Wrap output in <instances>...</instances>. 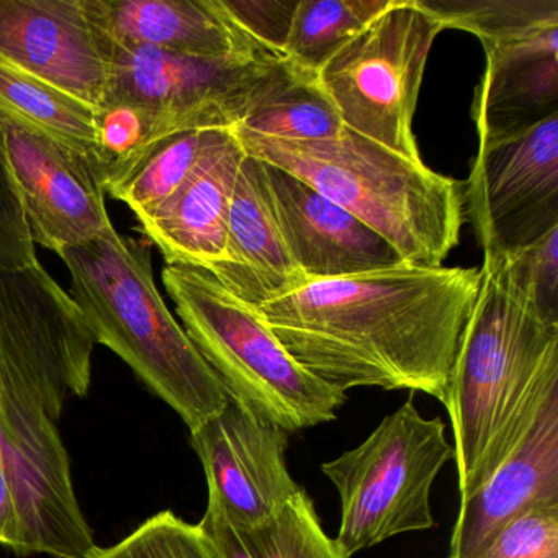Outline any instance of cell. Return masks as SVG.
Instances as JSON below:
<instances>
[{"label": "cell", "instance_id": "cell-1", "mask_svg": "<svg viewBox=\"0 0 558 558\" xmlns=\"http://www.w3.org/2000/svg\"><path fill=\"white\" fill-rule=\"evenodd\" d=\"M482 280V267L401 266L312 282L259 312L326 384L421 391L442 403Z\"/></svg>", "mask_w": 558, "mask_h": 558}, {"label": "cell", "instance_id": "cell-2", "mask_svg": "<svg viewBox=\"0 0 558 558\" xmlns=\"http://www.w3.org/2000/svg\"><path fill=\"white\" fill-rule=\"evenodd\" d=\"M482 289L460 339L442 404L449 414L460 501L511 456L558 391V325L483 263Z\"/></svg>", "mask_w": 558, "mask_h": 558}, {"label": "cell", "instance_id": "cell-3", "mask_svg": "<svg viewBox=\"0 0 558 558\" xmlns=\"http://www.w3.org/2000/svg\"><path fill=\"white\" fill-rule=\"evenodd\" d=\"M58 256L71 274L70 296L97 344L125 361L191 433L225 410L230 395L162 300L148 244L110 227Z\"/></svg>", "mask_w": 558, "mask_h": 558}, {"label": "cell", "instance_id": "cell-4", "mask_svg": "<svg viewBox=\"0 0 558 558\" xmlns=\"http://www.w3.org/2000/svg\"><path fill=\"white\" fill-rule=\"evenodd\" d=\"M247 156L277 166L364 221L408 266L440 267L456 250L465 197L437 174L345 129L326 142H286L233 130Z\"/></svg>", "mask_w": 558, "mask_h": 558}, {"label": "cell", "instance_id": "cell-5", "mask_svg": "<svg viewBox=\"0 0 558 558\" xmlns=\"http://www.w3.org/2000/svg\"><path fill=\"white\" fill-rule=\"evenodd\" d=\"M162 283L182 328L231 400L289 436L336 420L345 391L303 368L259 310L197 267L166 266Z\"/></svg>", "mask_w": 558, "mask_h": 558}, {"label": "cell", "instance_id": "cell-6", "mask_svg": "<svg viewBox=\"0 0 558 558\" xmlns=\"http://www.w3.org/2000/svg\"><path fill=\"white\" fill-rule=\"evenodd\" d=\"M104 44L110 81L100 109L125 107L138 113L145 126L138 148L110 169L175 133L236 129L257 106L305 76L286 58L202 60L122 44L107 35Z\"/></svg>", "mask_w": 558, "mask_h": 558}, {"label": "cell", "instance_id": "cell-7", "mask_svg": "<svg viewBox=\"0 0 558 558\" xmlns=\"http://www.w3.org/2000/svg\"><path fill=\"white\" fill-rule=\"evenodd\" d=\"M453 457L446 423L421 416L410 397L364 442L323 463L341 498L342 550L352 557L395 535L436 527L430 492Z\"/></svg>", "mask_w": 558, "mask_h": 558}, {"label": "cell", "instance_id": "cell-8", "mask_svg": "<svg viewBox=\"0 0 558 558\" xmlns=\"http://www.w3.org/2000/svg\"><path fill=\"white\" fill-rule=\"evenodd\" d=\"M444 25L420 0H393L316 74L342 125L411 161H423L413 132L417 97Z\"/></svg>", "mask_w": 558, "mask_h": 558}, {"label": "cell", "instance_id": "cell-9", "mask_svg": "<svg viewBox=\"0 0 558 558\" xmlns=\"http://www.w3.org/2000/svg\"><path fill=\"white\" fill-rule=\"evenodd\" d=\"M96 339L70 293L41 263L0 269V384L51 420L86 397Z\"/></svg>", "mask_w": 558, "mask_h": 558}, {"label": "cell", "instance_id": "cell-10", "mask_svg": "<svg viewBox=\"0 0 558 558\" xmlns=\"http://www.w3.org/2000/svg\"><path fill=\"white\" fill-rule=\"evenodd\" d=\"M0 463L17 506L19 555L93 558L97 545L81 511L57 421L0 384Z\"/></svg>", "mask_w": 558, "mask_h": 558}, {"label": "cell", "instance_id": "cell-11", "mask_svg": "<svg viewBox=\"0 0 558 558\" xmlns=\"http://www.w3.org/2000/svg\"><path fill=\"white\" fill-rule=\"evenodd\" d=\"M483 263L558 227V113L525 132L478 143L463 192Z\"/></svg>", "mask_w": 558, "mask_h": 558}, {"label": "cell", "instance_id": "cell-12", "mask_svg": "<svg viewBox=\"0 0 558 558\" xmlns=\"http://www.w3.org/2000/svg\"><path fill=\"white\" fill-rule=\"evenodd\" d=\"M0 153L24 204L32 240L60 254L113 227L106 205V168L81 153L0 123Z\"/></svg>", "mask_w": 558, "mask_h": 558}, {"label": "cell", "instance_id": "cell-13", "mask_svg": "<svg viewBox=\"0 0 558 558\" xmlns=\"http://www.w3.org/2000/svg\"><path fill=\"white\" fill-rule=\"evenodd\" d=\"M289 437L234 400L192 430L191 444L207 476V508L234 527L272 518L303 489L287 466Z\"/></svg>", "mask_w": 558, "mask_h": 558}, {"label": "cell", "instance_id": "cell-14", "mask_svg": "<svg viewBox=\"0 0 558 558\" xmlns=\"http://www.w3.org/2000/svg\"><path fill=\"white\" fill-rule=\"evenodd\" d=\"M0 63L94 109L109 89L104 35L83 0H0Z\"/></svg>", "mask_w": 558, "mask_h": 558}, {"label": "cell", "instance_id": "cell-15", "mask_svg": "<svg viewBox=\"0 0 558 558\" xmlns=\"http://www.w3.org/2000/svg\"><path fill=\"white\" fill-rule=\"evenodd\" d=\"M264 166L287 246L310 283L408 266L385 238L351 211L296 175Z\"/></svg>", "mask_w": 558, "mask_h": 558}, {"label": "cell", "instance_id": "cell-16", "mask_svg": "<svg viewBox=\"0 0 558 558\" xmlns=\"http://www.w3.org/2000/svg\"><path fill=\"white\" fill-rule=\"evenodd\" d=\"M246 156L230 130L166 201L138 218L166 266L197 267L210 274L227 263L231 198Z\"/></svg>", "mask_w": 558, "mask_h": 558}, {"label": "cell", "instance_id": "cell-17", "mask_svg": "<svg viewBox=\"0 0 558 558\" xmlns=\"http://www.w3.org/2000/svg\"><path fill=\"white\" fill-rule=\"evenodd\" d=\"M544 505H558V391L545 401L511 456L460 501L449 558H482L506 525Z\"/></svg>", "mask_w": 558, "mask_h": 558}, {"label": "cell", "instance_id": "cell-18", "mask_svg": "<svg viewBox=\"0 0 558 558\" xmlns=\"http://www.w3.org/2000/svg\"><path fill=\"white\" fill-rule=\"evenodd\" d=\"M210 276L257 310L310 283L283 238L266 166L253 156L241 165L231 198L227 263Z\"/></svg>", "mask_w": 558, "mask_h": 558}, {"label": "cell", "instance_id": "cell-19", "mask_svg": "<svg viewBox=\"0 0 558 558\" xmlns=\"http://www.w3.org/2000/svg\"><path fill=\"white\" fill-rule=\"evenodd\" d=\"M90 22L122 44L202 60L274 57L244 34L221 0H83Z\"/></svg>", "mask_w": 558, "mask_h": 558}, {"label": "cell", "instance_id": "cell-20", "mask_svg": "<svg viewBox=\"0 0 558 558\" xmlns=\"http://www.w3.org/2000/svg\"><path fill=\"white\" fill-rule=\"evenodd\" d=\"M485 48L472 119L478 143L525 132L558 113V27Z\"/></svg>", "mask_w": 558, "mask_h": 558}, {"label": "cell", "instance_id": "cell-21", "mask_svg": "<svg viewBox=\"0 0 558 558\" xmlns=\"http://www.w3.org/2000/svg\"><path fill=\"white\" fill-rule=\"evenodd\" d=\"M0 123L61 143L106 168L99 109L0 63Z\"/></svg>", "mask_w": 558, "mask_h": 558}, {"label": "cell", "instance_id": "cell-22", "mask_svg": "<svg viewBox=\"0 0 558 558\" xmlns=\"http://www.w3.org/2000/svg\"><path fill=\"white\" fill-rule=\"evenodd\" d=\"M198 525L223 558H352L326 534L305 489L254 527H234L210 508Z\"/></svg>", "mask_w": 558, "mask_h": 558}, {"label": "cell", "instance_id": "cell-23", "mask_svg": "<svg viewBox=\"0 0 558 558\" xmlns=\"http://www.w3.org/2000/svg\"><path fill=\"white\" fill-rule=\"evenodd\" d=\"M230 130L175 133L136 153L106 175V194L123 202L136 218L158 207L191 174L208 149Z\"/></svg>", "mask_w": 558, "mask_h": 558}, {"label": "cell", "instance_id": "cell-24", "mask_svg": "<svg viewBox=\"0 0 558 558\" xmlns=\"http://www.w3.org/2000/svg\"><path fill=\"white\" fill-rule=\"evenodd\" d=\"M393 0H299L286 48L302 73L316 76L322 68L361 34Z\"/></svg>", "mask_w": 558, "mask_h": 558}, {"label": "cell", "instance_id": "cell-25", "mask_svg": "<svg viewBox=\"0 0 558 558\" xmlns=\"http://www.w3.org/2000/svg\"><path fill=\"white\" fill-rule=\"evenodd\" d=\"M233 130L286 142H326L339 138L345 129L316 76L305 74L257 106Z\"/></svg>", "mask_w": 558, "mask_h": 558}, {"label": "cell", "instance_id": "cell-26", "mask_svg": "<svg viewBox=\"0 0 558 558\" xmlns=\"http://www.w3.org/2000/svg\"><path fill=\"white\" fill-rule=\"evenodd\" d=\"M444 28L475 35L483 47L558 27V0H420Z\"/></svg>", "mask_w": 558, "mask_h": 558}, {"label": "cell", "instance_id": "cell-27", "mask_svg": "<svg viewBox=\"0 0 558 558\" xmlns=\"http://www.w3.org/2000/svg\"><path fill=\"white\" fill-rule=\"evenodd\" d=\"M93 558H223L198 524L172 511H161L109 548H97Z\"/></svg>", "mask_w": 558, "mask_h": 558}, {"label": "cell", "instance_id": "cell-28", "mask_svg": "<svg viewBox=\"0 0 558 558\" xmlns=\"http://www.w3.org/2000/svg\"><path fill=\"white\" fill-rule=\"evenodd\" d=\"M492 263L501 264L512 289L541 318L558 325V227Z\"/></svg>", "mask_w": 558, "mask_h": 558}, {"label": "cell", "instance_id": "cell-29", "mask_svg": "<svg viewBox=\"0 0 558 558\" xmlns=\"http://www.w3.org/2000/svg\"><path fill=\"white\" fill-rule=\"evenodd\" d=\"M482 558H558V505L537 506L506 525Z\"/></svg>", "mask_w": 558, "mask_h": 558}, {"label": "cell", "instance_id": "cell-30", "mask_svg": "<svg viewBox=\"0 0 558 558\" xmlns=\"http://www.w3.org/2000/svg\"><path fill=\"white\" fill-rule=\"evenodd\" d=\"M231 21L274 57L286 58L299 0H221Z\"/></svg>", "mask_w": 558, "mask_h": 558}, {"label": "cell", "instance_id": "cell-31", "mask_svg": "<svg viewBox=\"0 0 558 558\" xmlns=\"http://www.w3.org/2000/svg\"><path fill=\"white\" fill-rule=\"evenodd\" d=\"M37 263L21 194L0 153V269H28Z\"/></svg>", "mask_w": 558, "mask_h": 558}, {"label": "cell", "instance_id": "cell-32", "mask_svg": "<svg viewBox=\"0 0 558 558\" xmlns=\"http://www.w3.org/2000/svg\"><path fill=\"white\" fill-rule=\"evenodd\" d=\"M19 514L14 493L8 473L0 463V545L17 551L19 547Z\"/></svg>", "mask_w": 558, "mask_h": 558}]
</instances>
